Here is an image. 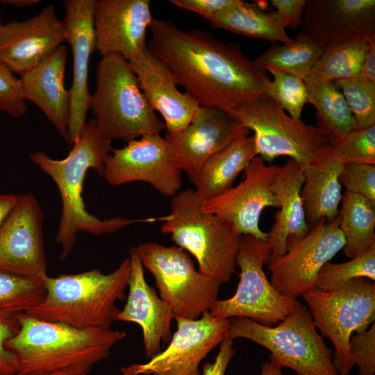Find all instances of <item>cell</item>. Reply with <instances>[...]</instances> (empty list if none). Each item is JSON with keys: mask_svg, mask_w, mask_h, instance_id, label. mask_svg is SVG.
I'll return each mask as SVG.
<instances>
[{"mask_svg": "<svg viewBox=\"0 0 375 375\" xmlns=\"http://www.w3.org/2000/svg\"><path fill=\"white\" fill-rule=\"evenodd\" d=\"M256 156L244 169V178L238 185L201 204V210L217 215L230 224L242 235H250L265 240L267 233L259 227L262 210L279 208L280 202L272 190L281 167L267 165Z\"/></svg>", "mask_w": 375, "mask_h": 375, "instance_id": "cell-15", "label": "cell"}, {"mask_svg": "<svg viewBox=\"0 0 375 375\" xmlns=\"http://www.w3.org/2000/svg\"><path fill=\"white\" fill-rule=\"evenodd\" d=\"M270 3L276 8L286 28H297L301 26L305 0H272Z\"/></svg>", "mask_w": 375, "mask_h": 375, "instance_id": "cell-43", "label": "cell"}, {"mask_svg": "<svg viewBox=\"0 0 375 375\" xmlns=\"http://www.w3.org/2000/svg\"><path fill=\"white\" fill-rule=\"evenodd\" d=\"M249 132L225 112L199 106L184 130L165 138L176 165L194 184L208 159Z\"/></svg>", "mask_w": 375, "mask_h": 375, "instance_id": "cell-17", "label": "cell"}, {"mask_svg": "<svg viewBox=\"0 0 375 375\" xmlns=\"http://www.w3.org/2000/svg\"><path fill=\"white\" fill-rule=\"evenodd\" d=\"M131 271L126 303L117 321L132 322L142 331L146 358L151 359L162 351L172 338L171 324L174 315L169 306L146 281L144 266L136 247L129 251Z\"/></svg>", "mask_w": 375, "mask_h": 375, "instance_id": "cell-22", "label": "cell"}, {"mask_svg": "<svg viewBox=\"0 0 375 375\" xmlns=\"http://www.w3.org/2000/svg\"><path fill=\"white\" fill-rule=\"evenodd\" d=\"M281 369L282 367L272 360H270L262 365L260 375H284Z\"/></svg>", "mask_w": 375, "mask_h": 375, "instance_id": "cell-48", "label": "cell"}, {"mask_svg": "<svg viewBox=\"0 0 375 375\" xmlns=\"http://www.w3.org/2000/svg\"><path fill=\"white\" fill-rule=\"evenodd\" d=\"M17 315L0 313V375H13L18 372L15 357L6 346L19 330Z\"/></svg>", "mask_w": 375, "mask_h": 375, "instance_id": "cell-41", "label": "cell"}, {"mask_svg": "<svg viewBox=\"0 0 375 375\" xmlns=\"http://www.w3.org/2000/svg\"><path fill=\"white\" fill-rule=\"evenodd\" d=\"M360 278L375 281V244L347 262L326 263L317 275L315 289L332 291Z\"/></svg>", "mask_w": 375, "mask_h": 375, "instance_id": "cell-34", "label": "cell"}, {"mask_svg": "<svg viewBox=\"0 0 375 375\" xmlns=\"http://www.w3.org/2000/svg\"><path fill=\"white\" fill-rule=\"evenodd\" d=\"M210 23L215 28L273 43L288 44L292 41L276 10L266 12L256 3L242 0H235L231 6L218 12Z\"/></svg>", "mask_w": 375, "mask_h": 375, "instance_id": "cell-28", "label": "cell"}, {"mask_svg": "<svg viewBox=\"0 0 375 375\" xmlns=\"http://www.w3.org/2000/svg\"><path fill=\"white\" fill-rule=\"evenodd\" d=\"M90 367H76L49 372H20L13 375H88L91 370Z\"/></svg>", "mask_w": 375, "mask_h": 375, "instance_id": "cell-47", "label": "cell"}, {"mask_svg": "<svg viewBox=\"0 0 375 375\" xmlns=\"http://www.w3.org/2000/svg\"><path fill=\"white\" fill-rule=\"evenodd\" d=\"M153 20L149 0H94L95 50L128 61L147 49V31Z\"/></svg>", "mask_w": 375, "mask_h": 375, "instance_id": "cell-18", "label": "cell"}, {"mask_svg": "<svg viewBox=\"0 0 375 375\" xmlns=\"http://www.w3.org/2000/svg\"><path fill=\"white\" fill-rule=\"evenodd\" d=\"M174 319L177 330L166 349L145 363L122 367V375H200L201 362L228 335L229 319L215 318L208 311L197 319Z\"/></svg>", "mask_w": 375, "mask_h": 375, "instance_id": "cell-13", "label": "cell"}, {"mask_svg": "<svg viewBox=\"0 0 375 375\" xmlns=\"http://www.w3.org/2000/svg\"><path fill=\"white\" fill-rule=\"evenodd\" d=\"M19 328L6 343L18 372H49L76 367H92L107 358L126 333L111 328H80L17 315Z\"/></svg>", "mask_w": 375, "mask_h": 375, "instance_id": "cell-3", "label": "cell"}, {"mask_svg": "<svg viewBox=\"0 0 375 375\" xmlns=\"http://www.w3.org/2000/svg\"><path fill=\"white\" fill-rule=\"evenodd\" d=\"M1 3L9 4L17 8H26L35 6L40 3L39 0H1Z\"/></svg>", "mask_w": 375, "mask_h": 375, "instance_id": "cell-49", "label": "cell"}, {"mask_svg": "<svg viewBox=\"0 0 375 375\" xmlns=\"http://www.w3.org/2000/svg\"><path fill=\"white\" fill-rule=\"evenodd\" d=\"M350 108L356 127L375 124V83L359 76L333 82Z\"/></svg>", "mask_w": 375, "mask_h": 375, "instance_id": "cell-37", "label": "cell"}, {"mask_svg": "<svg viewBox=\"0 0 375 375\" xmlns=\"http://www.w3.org/2000/svg\"><path fill=\"white\" fill-rule=\"evenodd\" d=\"M270 260V249L265 240L242 235L236 255L240 269V281L230 298L217 299L209 310L218 319L244 317L272 326L297 309L300 301L280 293L268 280L263 265Z\"/></svg>", "mask_w": 375, "mask_h": 375, "instance_id": "cell-10", "label": "cell"}, {"mask_svg": "<svg viewBox=\"0 0 375 375\" xmlns=\"http://www.w3.org/2000/svg\"><path fill=\"white\" fill-rule=\"evenodd\" d=\"M149 31L147 49L200 106L228 113L242 103L267 97V71L238 45L206 31L181 29L170 20L153 19Z\"/></svg>", "mask_w": 375, "mask_h": 375, "instance_id": "cell-1", "label": "cell"}, {"mask_svg": "<svg viewBox=\"0 0 375 375\" xmlns=\"http://www.w3.org/2000/svg\"><path fill=\"white\" fill-rule=\"evenodd\" d=\"M304 82L308 103L317 110V126L329 139L341 137L356 127L354 117L347 101L333 82L308 75Z\"/></svg>", "mask_w": 375, "mask_h": 375, "instance_id": "cell-29", "label": "cell"}, {"mask_svg": "<svg viewBox=\"0 0 375 375\" xmlns=\"http://www.w3.org/2000/svg\"><path fill=\"white\" fill-rule=\"evenodd\" d=\"M44 215L31 193L19 194L0 228V269L42 281L47 275L43 241Z\"/></svg>", "mask_w": 375, "mask_h": 375, "instance_id": "cell-16", "label": "cell"}, {"mask_svg": "<svg viewBox=\"0 0 375 375\" xmlns=\"http://www.w3.org/2000/svg\"><path fill=\"white\" fill-rule=\"evenodd\" d=\"M343 164L332 158L329 150L318 160L303 167L301 190L306 219L312 227L322 219L330 222L339 213L342 185L339 176Z\"/></svg>", "mask_w": 375, "mask_h": 375, "instance_id": "cell-26", "label": "cell"}, {"mask_svg": "<svg viewBox=\"0 0 375 375\" xmlns=\"http://www.w3.org/2000/svg\"><path fill=\"white\" fill-rule=\"evenodd\" d=\"M339 181L346 188L345 191L364 197L375 205L374 164H344Z\"/></svg>", "mask_w": 375, "mask_h": 375, "instance_id": "cell-38", "label": "cell"}, {"mask_svg": "<svg viewBox=\"0 0 375 375\" xmlns=\"http://www.w3.org/2000/svg\"><path fill=\"white\" fill-rule=\"evenodd\" d=\"M0 109L16 118L26 115L28 110L19 78L1 61Z\"/></svg>", "mask_w": 375, "mask_h": 375, "instance_id": "cell-39", "label": "cell"}, {"mask_svg": "<svg viewBox=\"0 0 375 375\" xmlns=\"http://www.w3.org/2000/svg\"><path fill=\"white\" fill-rule=\"evenodd\" d=\"M228 336L244 338L270 351L269 359L296 375H340L331 350L317 331L303 303L276 326H267L244 317L229 319Z\"/></svg>", "mask_w": 375, "mask_h": 375, "instance_id": "cell-7", "label": "cell"}, {"mask_svg": "<svg viewBox=\"0 0 375 375\" xmlns=\"http://www.w3.org/2000/svg\"><path fill=\"white\" fill-rule=\"evenodd\" d=\"M128 62L150 106L162 116L166 135L181 133L192 121L199 104L178 90L172 72L148 49Z\"/></svg>", "mask_w": 375, "mask_h": 375, "instance_id": "cell-23", "label": "cell"}, {"mask_svg": "<svg viewBox=\"0 0 375 375\" xmlns=\"http://www.w3.org/2000/svg\"><path fill=\"white\" fill-rule=\"evenodd\" d=\"M2 26V22H1V8H0V27Z\"/></svg>", "mask_w": 375, "mask_h": 375, "instance_id": "cell-50", "label": "cell"}, {"mask_svg": "<svg viewBox=\"0 0 375 375\" xmlns=\"http://www.w3.org/2000/svg\"><path fill=\"white\" fill-rule=\"evenodd\" d=\"M349 346L352 361L358 368L359 375H374L375 322L366 331L351 335Z\"/></svg>", "mask_w": 375, "mask_h": 375, "instance_id": "cell-40", "label": "cell"}, {"mask_svg": "<svg viewBox=\"0 0 375 375\" xmlns=\"http://www.w3.org/2000/svg\"><path fill=\"white\" fill-rule=\"evenodd\" d=\"M368 48L363 38L326 45L309 75L331 82L358 76Z\"/></svg>", "mask_w": 375, "mask_h": 375, "instance_id": "cell-32", "label": "cell"}, {"mask_svg": "<svg viewBox=\"0 0 375 375\" xmlns=\"http://www.w3.org/2000/svg\"><path fill=\"white\" fill-rule=\"evenodd\" d=\"M339 228L344 238L343 247L349 259L375 244V205L367 199L345 191L339 208Z\"/></svg>", "mask_w": 375, "mask_h": 375, "instance_id": "cell-30", "label": "cell"}, {"mask_svg": "<svg viewBox=\"0 0 375 375\" xmlns=\"http://www.w3.org/2000/svg\"><path fill=\"white\" fill-rule=\"evenodd\" d=\"M325 47L301 31L295 40L288 44L273 43L254 62L265 71L268 67H273L304 80Z\"/></svg>", "mask_w": 375, "mask_h": 375, "instance_id": "cell-31", "label": "cell"}, {"mask_svg": "<svg viewBox=\"0 0 375 375\" xmlns=\"http://www.w3.org/2000/svg\"><path fill=\"white\" fill-rule=\"evenodd\" d=\"M340 216L322 219L303 237L290 240L286 252L269 261L270 282L282 294L297 299L315 289L317 275L344 245Z\"/></svg>", "mask_w": 375, "mask_h": 375, "instance_id": "cell-12", "label": "cell"}, {"mask_svg": "<svg viewBox=\"0 0 375 375\" xmlns=\"http://www.w3.org/2000/svg\"><path fill=\"white\" fill-rule=\"evenodd\" d=\"M19 194H0V228L15 208Z\"/></svg>", "mask_w": 375, "mask_h": 375, "instance_id": "cell-46", "label": "cell"}, {"mask_svg": "<svg viewBox=\"0 0 375 375\" xmlns=\"http://www.w3.org/2000/svg\"><path fill=\"white\" fill-rule=\"evenodd\" d=\"M330 153L342 164L375 165V124L355 127L347 134L330 139Z\"/></svg>", "mask_w": 375, "mask_h": 375, "instance_id": "cell-35", "label": "cell"}, {"mask_svg": "<svg viewBox=\"0 0 375 375\" xmlns=\"http://www.w3.org/2000/svg\"><path fill=\"white\" fill-rule=\"evenodd\" d=\"M302 32L326 46L375 37L374 0H307Z\"/></svg>", "mask_w": 375, "mask_h": 375, "instance_id": "cell-21", "label": "cell"}, {"mask_svg": "<svg viewBox=\"0 0 375 375\" xmlns=\"http://www.w3.org/2000/svg\"><path fill=\"white\" fill-rule=\"evenodd\" d=\"M258 156L252 135L240 137L204 164L194 185L201 203L229 190L238 176Z\"/></svg>", "mask_w": 375, "mask_h": 375, "instance_id": "cell-27", "label": "cell"}, {"mask_svg": "<svg viewBox=\"0 0 375 375\" xmlns=\"http://www.w3.org/2000/svg\"><path fill=\"white\" fill-rule=\"evenodd\" d=\"M90 109L101 133L110 140L128 142L165 128L129 62L118 55L104 56L99 60Z\"/></svg>", "mask_w": 375, "mask_h": 375, "instance_id": "cell-6", "label": "cell"}, {"mask_svg": "<svg viewBox=\"0 0 375 375\" xmlns=\"http://www.w3.org/2000/svg\"><path fill=\"white\" fill-rule=\"evenodd\" d=\"M181 172L174 162L168 142L156 133L112 149L106 159L103 177L115 186L145 182L161 194L172 197L182 185Z\"/></svg>", "mask_w": 375, "mask_h": 375, "instance_id": "cell-14", "label": "cell"}, {"mask_svg": "<svg viewBox=\"0 0 375 375\" xmlns=\"http://www.w3.org/2000/svg\"><path fill=\"white\" fill-rule=\"evenodd\" d=\"M67 42L62 22L51 4L37 15L0 27V61L22 75Z\"/></svg>", "mask_w": 375, "mask_h": 375, "instance_id": "cell-20", "label": "cell"}, {"mask_svg": "<svg viewBox=\"0 0 375 375\" xmlns=\"http://www.w3.org/2000/svg\"><path fill=\"white\" fill-rule=\"evenodd\" d=\"M227 114L253 131L257 153L265 162L286 156L303 168L330 149V139L321 128L292 118L269 97L249 101Z\"/></svg>", "mask_w": 375, "mask_h": 375, "instance_id": "cell-8", "label": "cell"}, {"mask_svg": "<svg viewBox=\"0 0 375 375\" xmlns=\"http://www.w3.org/2000/svg\"><path fill=\"white\" fill-rule=\"evenodd\" d=\"M131 271L129 258L113 272L92 269L74 274L47 276L45 295L28 312L35 318L80 328H110L120 310L117 302L126 300Z\"/></svg>", "mask_w": 375, "mask_h": 375, "instance_id": "cell-4", "label": "cell"}, {"mask_svg": "<svg viewBox=\"0 0 375 375\" xmlns=\"http://www.w3.org/2000/svg\"><path fill=\"white\" fill-rule=\"evenodd\" d=\"M94 0H66L62 20L73 57V78L69 92L67 142L72 146L86 122L91 95L88 88L89 61L95 50L93 23Z\"/></svg>", "mask_w": 375, "mask_h": 375, "instance_id": "cell-19", "label": "cell"}, {"mask_svg": "<svg viewBox=\"0 0 375 375\" xmlns=\"http://www.w3.org/2000/svg\"><path fill=\"white\" fill-rule=\"evenodd\" d=\"M219 345V351L214 361L211 363L206 362L203 365L202 374L200 375H224L235 350L233 348V340L228 335Z\"/></svg>", "mask_w": 375, "mask_h": 375, "instance_id": "cell-44", "label": "cell"}, {"mask_svg": "<svg viewBox=\"0 0 375 375\" xmlns=\"http://www.w3.org/2000/svg\"><path fill=\"white\" fill-rule=\"evenodd\" d=\"M170 203L161 232L195 258L201 274L220 285L229 283L242 235L220 217L202 211L192 188L178 192Z\"/></svg>", "mask_w": 375, "mask_h": 375, "instance_id": "cell-5", "label": "cell"}, {"mask_svg": "<svg viewBox=\"0 0 375 375\" xmlns=\"http://www.w3.org/2000/svg\"><path fill=\"white\" fill-rule=\"evenodd\" d=\"M44 295L42 281L0 269V313H26Z\"/></svg>", "mask_w": 375, "mask_h": 375, "instance_id": "cell-33", "label": "cell"}, {"mask_svg": "<svg viewBox=\"0 0 375 375\" xmlns=\"http://www.w3.org/2000/svg\"><path fill=\"white\" fill-rule=\"evenodd\" d=\"M1 109H0V112H1Z\"/></svg>", "mask_w": 375, "mask_h": 375, "instance_id": "cell-51", "label": "cell"}, {"mask_svg": "<svg viewBox=\"0 0 375 375\" xmlns=\"http://www.w3.org/2000/svg\"><path fill=\"white\" fill-rule=\"evenodd\" d=\"M303 182V167L290 158L281 166L272 183V190L279 200L280 210L275 214L274 223L265 240L270 249V260L286 252L289 240L304 236L310 228L301 196Z\"/></svg>", "mask_w": 375, "mask_h": 375, "instance_id": "cell-25", "label": "cell"}, {"mask_svg": "<svg viewBox=\"0 0 375 375\" xmlns=\"http://www.w3.org/2000/svg\"><path fill=\"white\" fill-rule=\"evenodd\" d=\"M235 0H171L175 6L197 13L210 22L220 11L234 3Z\"/></svg>", "mask_w": 375, "mask_h": 375, "instance_id": "cell-42", "label": "cell"}, {"mask_svg": "<svg viewBox=\"0 0 375 375\" xmlns=\"http://www.w3.org/2000/svg\"><path fill=\"white\" fill-rule=\"evenodd\" d=\"M112 140L101 133L93 118L86 121L68 155L60 160L43 151L32 153L30 159L56 183L61 197L62 212L56 235L61 247L60 260L74 249L79 232L101 235L113 233L137 223H151L158 218L101 219L85 208L82 193L89 169L103 177L105 161L113 149Z\"/></svg>", "mask_w": 375, "mask_h": 375, "instance_id": "cell-2", "label": "cell"}, {"mask_svg": "<svg viewBox=\"0 0 375 375\" xmlns=\"http://www.w3.org/2000/svg\"><path fill=\"white\" fill-rule=\"evenodd\" d=\"M136 249L174 318L199 319L218 299L220 285L197 270L184 249L153 242L141 243Z\"/></svg>", "mask_w": 375, "mask_h": 375, "instance_id": "cell-11", "label": "cell"}, {"mask_svg": "<svg viewBox=\"0 0 375 375\" xmlns=\"http://www.w3.org/2000/svg\"><path fill=\"white\" fill-rule=\"evenodd\" d=\"M67 58V48L62 44L19 78L25 100L40 108L66 142L69 119V92L64 84Z\"/></svg>", "mask_w": 375, "mask_h": 375, "instance_id": "cell-24", "label": "cell"}, {"mask_svg": "<svg viewBox=\"0 0 375 375\" xmlns=\"http://www.w3.org/2000/svg\"><path fill=\"white\" fill-rule=\"evenodd\" d=\"M301 297L319 333L334 345L336 369L340 375H349L354 366L351 337L366 331L375 321L374 282L360 278L335 290L313 289Z\"/></svg>", "mask_w": 375, "mask_h": 375, "instance_id": "cell-9", "label": "cell"}, {"mask_svg": "<svg viewBox=\"0 0 375 375\" xmlns=\"http://www.w3.org/2000/svg\"><path fill=\"white\" fill-rule=\"evenodd\" d=\"M367 41L369 48L358 76L375 83V37L367 39Z\"/></svg>", "mask_w": 375, "mask_h": 375, "instance_id": "cell-45", "label": "cell"}, {"mask_svg": "<svg viewBox=\"0 0 375 375\" xmlns=\"http://www.w3.org/2000/svg\"><path fill=\"white\" fill-rule=\"evenodd\" d=\"M274 76L266 87L267 97L286 110L290 116L300 119L303 106L308 103V91L304 80L288 73L268 67Z\"/></svg>", "mask_w": 375, "mask_h": 375, "instance_id": "cell-36", "label": "cell"}]
</instances>
